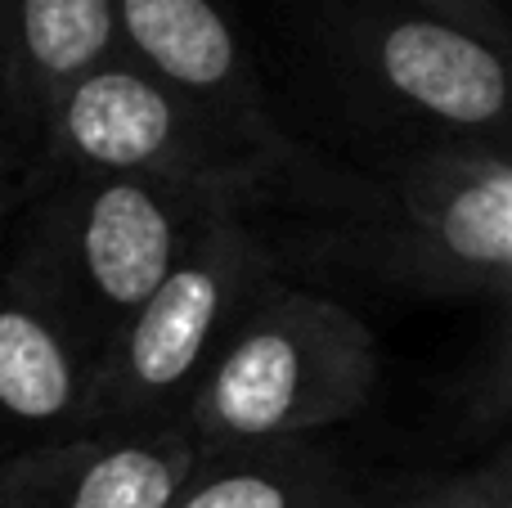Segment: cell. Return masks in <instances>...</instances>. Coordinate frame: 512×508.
Listing matches in <instances>:
<instances>
[{"label":"cell","instance_id":"cell-1","mask_svg":"<svg viewBox=\"0 0 512 508\" xmlns=\"http://www.w3.org/2000/svg\"><path fill=\"white\" fill-rule=\"evenodd\" d=\"M301 113L333 162L512 149L508 54L405 0H274Z\"/></svg>","mask_w":512,"mask_h":508},{"label":"cell","instance_id":"cell-2","mask_svg":"<svg viewBox=\"0 0 512 508\" xmlns=\"http://www.w3.org/2000/svg\"><path fill=\"white\" fill-rule=\"evenodd\" d=\"M315 221L324 261L391 293L486 297L512 288V149H432L315 167L288 198Z\"/></svg>","mask_w":512,"mask_h":508},{"label":"cell","instance_id":"cell-3","mask_svg":"<svg viewBox=\"0 0 512 508\" xmlns=\"http://www.w3.org/2000/svg\"><path fill=\"white\" fill-rule=\"evenodd\" d=\"M27 194L32 207L0 270L59 320L90 360H99L122 320L171 275L216 212H248L198 189L95 171H50L36 176Z\"/></svg>","mask_w":512,"mask_h":508},{"label":"cell","instance_id":"cell-4","mask_svg":"<svg viewBox=\"0 0 512 508\" xmlns=\"http://www.w3.org/2000/svg\"><path fill=\"white\" fill-rule=\"evenodd\" d=\"M378 383L382 351L369 320L274 270L239 306L180 432L194 450L324 437L355 419Z\"/></svg>","mask_w":512,"mask_h":508},{"label":"cell","instance_id":"cell-5","mask_svg":"<svg viewBox=\"0 0 512 508\" xmlns=\"http://www.w3.org/2000/svg\"><path fill=\"white\" fill-rule=\"evenodd\" d=\"M50 171L162 180L239 207L288 203L306 180L117 50L45 117L32 180Z\"/></svg>","mask_w":512,"mask_h":508},{"label":"cell","instance_id":"cell-6","mask_svg":"<svg viewBox=\"0 0 512 508\" xmlns=\"http://www.w3.org/2000/svg\"><path fill=\"white\" fill-rule=\"evenodd\" d=\"M274 270L279 257L248 212H216L99 351L86 432H180L239 306Z\"/></svg>","mask_w":512,"mask_h":508},{"label":"cell","instance_id":"cell-7","mask_svg":"<svg viewBox=\"0 0 512 508\" xmlns=\"http://www.w3.org/2000/svg\"><path fill=\"white\" fill-rule=\"evenodd\" d=\"M113 32L117 54L248 135L274 162L297 176L315 167L319 153L288 126L234 0H113Z\"/></svg>","mask_w":512,"mask_h":508},{"label":"cell","instance_id":"cell-8","mask_svg":"<svg viewBox=\"0 0 512 508\" xmlns=\"http://www.w3.org/2000/svg\"><path fill=\"white\" fill-rule=\"evenodd\" d=\"M194 459L185 432H86L0 459V508H167Z\"/></svg>","mask_w":512,"mask_h":508},{"label":"cell","instance_id":"cell-9","mask_svg":"<svg viewBox=\"0 0 512 508\" xmlns=\"http://www.w3.org/2000/svg\"><path fill=\"white\" fill-rule=\"evenodd\" d=\"M95 360L0 270V459L86 432Z\"/></svg>","mask_w":512,"mask_h":508},{"label":"cell","instance_id":"cell-10","mask_svg":"<svg viewBox=\"0 0 512 508\" xmlns=\"http://www.w3.org/2000/svg\"><path fill=\"white\" fill-rule=\"evenodd\" d=\"M113 50V0H0V99L14 122L27 185L50 108Z\"/></svg>","mask_w":512,"mask_h":508},{"label":"cell","instance_id":"cell-11","mask_svg":"<svg viewBox=\"0 0 512 508\" xmlns=\"http://www.w3.org/2000/svg\"><path fill=\"white\" fill-rule=\"evenodd\" d=\"M360 482L324 437L198 450L167 508H351Z\"/></svg>","mask_w":512,"mask_h":508},{"label":"cell","instance_id":"cell-12","mask_svg":"<svg viewBox=\"0 0 512 508\" xmlns=\"http://www.w3.org/2000/svg\"><path fill=\"white\" fill-rule=\"evenodd\" d=\"M351 508H512L508 441L459 473H423L378 486V491H360Z\"/></svg>","mask_w":512,"mask_h":508},{"label":"cell","instance_id":"cell-13","mask_svg":"<svg viewBox=\"0 0 512 508\" xmlns=\"http://www.w3.org/2000/svg\"><path fill=\"white\" fill-rule=\"evenodd\" d=\"M508 423V324H495L486 365H477V383L463 387V437H490V446H504Z\"/></svg>","mask_w":512,"mask_h":508},{"label":"cell","instance_id":"cell-14","mask_svg":"<svg viewBox=\"0 0 512 508\" xmlns=\"http://www.w3.org/2000/svg\"><path fill=\"white\" fill-rule=\"evenodd\" d=\"M405 5H418L427 14L445 18V23L463 27V32L481 36L486 45L508 54L512 45V18H508V0H405Z\"/></svg>","mask_w":512,"mask_h":508},{"label":"cell","instance_id":"cell-15","mask_svg":"<svg viewBox=\"0 0 512 508\" xmlns=\"http://www.w3.org/2000/svg\"><path fill=\"white\" fill-rule=\"evenodd\" d=\"M9 162H23V153H18V135H14V122H9V108L5 99H0V185L9 180ZM27 180V171H23Z\"/></svg>","mask_w":512,"mask_h":508}]
</instances>
